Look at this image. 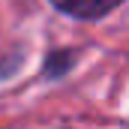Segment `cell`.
<instances>
[{"instance_id":"obj_1","label":"cell","mask_w":129,"mask_h":129,"mask_svg":"<svg viewBox=\"0 0 129 129\" xmlns=\"http://www.w3.org/2000/svg\"><path fill=\"white\" fill-rule=\"evenodd\" d=\"M123 0H51V6L57 12H63L69 18H81V21H96L105 18L108 12H114Z\"/></svg>"}]
</instances>
